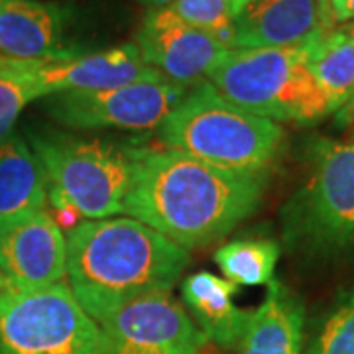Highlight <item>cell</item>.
<instances>
[{
  "label": "cell",
  "instance_id": "22",
  "mask_svg": "<svg viewBox=\"0 0 354 354\" xmlns=\"http://www.w3.org/2000/svg\"><path fill=\"white\" fill-rule=\"evenodd\" d=\"M174 12L193 28L201 30L203 34L215 38L227 50L234 48V18L230 0H176L169 6Z\"/></svg>",
  "mask_w": 354,
  "mask_h": 354
},
{
  "label": "cell",
  "instance_id": "1",
  "mask_svg": "<svg viewBox=\"0 0 354 354\" xmlns=\"http://www.w3.org/2000/svg\"><path fill=\"white\" fill-rule=\"evenodd\" d=\"M134 176L122 213L185 250L223 241L254 215L272 171H234L171 148H132Z\"/></svg>",
  "mask_w": 354,
  "mask_h": 354
},
{
  "label": "cell",
  "instance_id": "25",
  "mask_svg": "<svg viewBox=\"0 0 354 354\" xmlns=\"http://www.w3.org/2000/svg\"><path fill=\"white\" fill-rule=\"evenodd\" d=\"M140 4H144V6H148L150 10L152 8H165V6H171L176 0H138Z\"/></svg>",
  "mask_w": 354,
  "mask_h": 354
},
{
  "label": "cell",
  "instance_id": "28",
  "mask_svg": "<svg viewBox=\"0 0 354 354\" xmlns=\"http://www.w3.org/2000/svg\"><path fill=\"white\" fill-rule=\"evenodd\" d=\"M348 134H351V142H353V144H354V124H353V127H351V132H348Z\"/></svg>",
  "mask_w": 354,
  "mask_h": 354
},
{
  "label": "cell",
  "instance_id": "16",
  "mask_svg": "<svg viewBox=\"0 0 354 354\" xmlns=\"http://www.w3.org/2000/svg\"><path fill=\"white\" fill-rule=\"evenodd\" d=\"M239 286L211 272H197L181 283V297L187 313L201 333L223 351H234L252 311L234 304Z\"/></svg>",
  "mask_w": 354,
  "mask_h": 354
},
{
  "label": "cell",
  "instance_id": "9",
  "mask_svg": "<svg viewBox=\"0 0 354 354\" xmlns=\"http://www.w3.org/2000/svg\"><path fill=\"white\" fill-rule=\"evenodd\" d=\"M101 354H197L207 337L171 291L124 305L101 325Z\"/></svg>",
  "mask_w": 354,
  "mask_h": 354
},
{
  "label": "cell",
  "instance_id": "23",
  "mask_svg": "<svg viewBox=\"0 0 354 354\" xmlns=\"http://www.w3.org/2000/svg\"><path fill=\"white\" fill-rule=\"evenodd\" d=\"M319 22L321 28L354 22V0H319Z\"/></svg>",
  "mask_w": 354,
  "mask_h": 354
},
{
  "label": "cell",
  "instance_id": "8",
  "mask_svg": "<svg viewBox=\"0 0 354 354\" xmlns=\"http://www.w3.org/2000/svg\"><path fill=\"white\" fill-rule=\"evenodd\" d=\"M185 93L187 87L167 79L101 91H65L50 95L48 113L59 124L79 130H152Z\"/></svg>",
  "mask_w": 354,
  "mask_h": 354
},
{
  "label": "cell",
  "instance_id": "18",
  "mask_svg": "<svg viewBox=\"0 0 354 354\" xmlns=\"http://www.w3.org/2000/svg\"><path fill=\"white\" fill-rule=\"evenodd\" d=\"M309 67L330 114L341 111L354 95V22L315 30L309 38Z\"/></svg>",
  "mask_w": 354,
  "mask_h": 354
},
{
  "label": "cell",
  "instance_id": "13",
  "mask_svg": "<svg viewBox=\"0 0 354 354\" xmlns=\"http://www.w3.org/2000/svg\"><path fill=\"white\" fill-rule=\"evenodd\" d=\"M69 10L41 0H0V55L41 62L75 53L64 46Z\"/></svg>",
  "mask_w": 354,
  "mask_h": 354
},
{
  "label": "cell",
  "instance_id": "4",
  "mask_svg": "<svg viewBox=\"0 0 354 354\" xmlns=\"http://www.w3.org/2000/svg\"><path fill=\"white\" fill-rule=\"evenodd\" d=\"M281 241L293 256L329 262L354 252V144L311 140L299 187L283 203Z\"/></svg>",
  "mask_w": 354,
  "mask_h": 354
},
{
  "label": "cell",
  "instance_id": "19",
  "mask_svg": "<svg viewBox=\"0 0 354 354\" xmlns=\"http://www.w3.org/2000/svg\"><path fill=\"white\" fill-rule=\"evenodd\" d=\"M281 248L272 239H241L223 244L215 262L225 279L234 286H266L274 279Z\"/></svg>",
  "mask_w": 354,
  "mask_h": 354
},
{
  "label": "cell",
  "instance_id": "3",
  "mask_svg": "<svg viewBox=\"0 0 354 354\" xmlns=\"http://www.w3.org/2000/svg\"><path fill=\"white\" fill-rule=\"evenodd\" d=\"M156 130L164 148L234 171H272L288 142L281 124L236 106L209 81L187 91Z\"/></svg>",
  "mask_w": 354,
  "mask_h": 354
},
{
  "label": "cell",
  "instance_id": "10",
  "mask_svg": "<svg viewBox=\"0 0 354 354\" xmlns=\"http://www.w3.org/2000/svg\"><path fill=\"white\" fill-rule=\"evenodd\" d=\"M65 270V234L48 209L0 225V291L50 288Z\"/></svg>",
  "mask_w": 354,
  "mask_h": 354
},
{
  "label": "cell",
  "instance_id": "17",
  "mask_svg": "<svg viewBox=\"0 0 354 354\" xmlns=\"http://www.w3.org/2000/svg\"><path fill=\"white\" fill-rule=\"evenodd\" d=\"M48 176L20 134L0 144V225L46 209Z\"/></svg>",
  "mask_w": 354,
  "mask_h": 354
},
{
  "label": "cell",
  "instance_id": "21",
  "mask_svg": "<svg viewBox=\"0 0 354 354\" xmlns=\"http://www.w3.org/2000/svg\"><path fill=\"white\" fill-rule=\"evenodd\" d=\"M304 354H354V286L337 295Z\"/></svg>",
  "mask_w": 354,
  "mask_h": 354
},
{
  "label": "cell",
  "instance_id": "6",
  "mask_svg": "<svg viewBox=\"0 0 354 354\" xmlns=\"http://www.w3.org/2000/svg\"><path fill=\"white\" fill-rule=\"evenodd\" d=\"M28 138L48 176L53 209L73 207L88 221L122 213L134 176L132 146L59 130H30Z\"/></svg>",
  "mask_w": 354,
  "mask_h": 354
},
{
  "label": "cell",
  "instance_id": "24",
  "mask_svg": "<svg viewBox=\"0 0 354 354\" xmlns=\"http://www.w3.org/2000/svg\"><path fill=\"white\" fill-rule=\"evenodd\" d=\"M335 124L339 128H351L354 124V95L348 99V102L342 106L341 111L335 113Z\"/></svg>",
  "mask_w": 354,
  "mask_h": 354
},
{
  "label": "cell",
  "instance_id": "11",
  "mask_svg": "<svg viewBox=\"0 0 354 354\" xmlns=\"http://www.w3.org/2000/svg\"><path fill=\"white\" fill-rule=\"evenodd\" d=\"M134 44L144 64L181 87L207 81L228 51L215 38L183 22L169 6L152 8L146 14Z\"/></svg>",
  "mask_w": 354,
  "mask_h": 354
},
{
  "label": "cell",
  "instance_id": "2",
  "mask_svg": "<svg viewBox=\"0 0 354 354\" xmlns=\"http://www.w3.org/2000/svg\"><path fill=\"white\" fill-rule=\"evenodd\" d=\"M65 242L67 286L99 325L138 297L171 291L191 264L185 248L130 216L83 221Z\"/></svg>",
  "mask_w": 354,
  "mask_h": 354
},
{
  "label": "cell",
  "instance_id": "20",
  "mask_svg": "<svg viewBox=\"0 0 354 354\" xmlns=\"http://www.w3.org/2000/svg\"><path fill=\"white\" fill-rule=\"evenodd\" d=\"M41 95L30 62H14L0 55V144L14 132L26 104Z\"/></svg>",
  "mask_w": 354,
  "mask_h": 354
},
{
  "label": "cell",
  "instance_id": "14",
  "mask_svg": "<svg viewBox=\"0 0 354 354\" xmlns=\"http://www.w3.org/2000/svg\"><path fill=\"white\" fill-rule=\"evenodd\" d=\"M319 28V0H252L234 18L232 50L290 48Z\"/></svg>",
  "mask_w": 354,
  "mask_h": 354
},
{
  "label": "cell",
  "instance_id": "27",
  "mask_svg": "<svg viewBox=\"0 0 354 354\" xmlns=\"http://www.w3.org/2000/svg\"><path fill=\"white\" fill-rule=\"evenodd\" d=\"M232 2V10H234V14H239L248 4V2H252V0H230Z\"/></svg>",
  "mask_w": 354,
  "mask_h": 354
},
{
  "label": "cell",
  "instance_id": "5",
  "mask_svg": "<svg viewBox=\"0 0 354 354\" xmlns=\"http://www.w3.org/2000/svg\"><path fill=\"white\" fill-rule=\"evenodd\" d=\"M309 38L290 48L228 50L207 81L256 116L278 124H317L330 111L309 67Z\"/></svg>",
  "mask_w": 354,
  "mask_h": 354
},
{
  "label": "cell",
  "instance_id": "12",
  "mask_svg": "<svg viewBox=\"0 0 354 354\" xmlns=\"http://www.w3.org/2000/svg\"><path fill=\"white\" fill-rule=\"evenodd\" d=\"M30 67L44 97L65 91H101L165 79L160 71L144 64L134 41L95 53H71L30 62Z\"/></svg>",
  "mask_w": 354,
  "mask_h": 354
},
{
  "label": "cell",
  "instance_id": "26",
  "mask_svg": "<svg viewBox=\"0 0 354 354\" xmlns=\"http://www.w3.org/2000/svg\"><path fill=\"white\" fill-rule=\"evenodd\" d=\"M197 354H228V351H223V348H218V346L213 344L211 341H207Z\"/></svg>",
  "mask_w": 354,
  "mask_h": 354
},
{
  "label": "cell",
  "instance_id": "7",
  "mask_svg": "<svg viewBox=\"0 0 354 354\" xmlns=\"http://www.w3.org/2000/svg\"><path fill=\"white\" fill-rule=\"evenodd\" d=\"M0 354H101L99 323L65 281L0 291Z\"/></svg>",
  "mask_w": 354,
  "mask_h": 354
},
{
  "label": "cell",
  "instance_id": "15",
  "mask_svg": "<svg viewBox=\"0 0 354 354\" xmlns=\"http://www.w3.org/2000/svg\"><path fill=\"white\" fill-rule=\"evenodd\" d=\"M304 301L279 279L268 283L264 301L256 307L236 344V354H304Z\"/></svg>",
  "mask_w": 354,
  "mask_h": 354
}]
</instances>
